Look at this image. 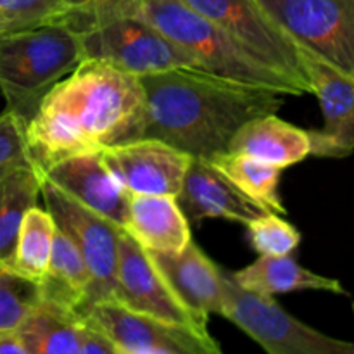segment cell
I'll list each match as a JSON object with an SVG mask.
<instances>
[{"label": "cell", "instance_id": "15", "mask_svg": "<svg viewBox=\"0 0 354 354\" xmlns=\"http://www.w3.org/2000/svg\"><path fill=\"white\" fill-rule=\"evenodd\" d=\"M176 203L190 221L218 218L248 225L270 213L239 190L209 159L203 158L190 161Z\"/></svg>", "mask_w": 354, "mask_h": 354}, {"label": "cell", "instance_id": "3", "mask_svg": "<svg viewBox=\"0 0 354 354\" xmlns=\"http://www.w3.org/2000/svg\"><path fill=\"white\" fill-rule=\"evenodd\" d=\"M82 62L80 35L64 23L0 35V92L6 109L28 124L47 93Z\"/></svg>", "mask_w": 354, "mask_h": 354}, {"label": "cell", "instance_id": "23", "mask_svg": "<svg viewBox=\"0 0 354 354\" xmlns=\"http://www.w3.org/2000/svg\"><path fill=\"white\" fill-rule=\"evenodd\" d=\"M209 161L239 190H242L245 196L251 197L266 211L277 214L287 213L279 194L282 169L249 158V156L235 154V152H223L220 156H214Z\"/></svg>", "mask_w": 354, "mask_h": 354}, {"label": "cell", "instance_id": "30", "mask_svg": "<svg viewBox=\"0 0 354 354\" xmlns=\"http://www.w3.org/2000/svg\"><path fill=\"white\" fill-rule=\"evenodd\" d=\"M78 354H123L121 349L92 324L82 318V342Z\"/></svg>", "mask_w": 354, "mask_h": 354}, {"label": "cell", "instance_id": "32", "mask_svg": "<svg viewBox=\"0 0 354 354\" xmlns=\"http://www.w3.org/2000/svg\"><path fill=\"white\" fill-rule=\"evenodd\" d=\"M123 354H173V353H162V351H130V353H124Z\"/></svg>", "mask_w": 354, "mask_h": 354}, {"label": "cell", "instance_id": "10", "mask_svg": "<svg viewBox=\"0 0 354 354\" xmlns=\"http://www.w3.org/2000/svg\"><path fill=\"white\" fill-rule=\"evenodd\" d=\"M78 317L102 330L121 351H162L173 354H223L213 335L203 328L169 324L135 313L116 303H97Z\"/></svg>", "mask_w": 354, "mask_h": 354}, {"label": "cell", "instance_id": "2", "mask_svg": "<svg viewBox=\"0 0 354 354\" xmlns=\"http://www.w3.org/2000/svg\"><path fill=\"white\" fill-rule=\"evenodd\" d=\"M145 128L190 158L213 159L228 152L235 133L254 118L277 114L283 93L245 85L199 69H169L142 76Z\"/></svg>", "mask_w": 354, "mask_h": 354}, {"label": "cell", "instance_id": "14", "mask_svg": "<svg viewBox=\"0 0 354 354\" xmlns=\"http://www.w3.org/2000/svg\"><path fill=\"white\" fill-rule=\"evenodd\" d=\"M41 176L93 213L127 227L130 194L104 161L102 151L69 156L41 169Z\"/></svg>", "mask_w": 354, "mask_h": 354}, {"label": "cell", "instance_id": "22", "mask_svg": "<svg viewBox=\"0 0 354 354\" xmlns=\"http://www.w3.org/2000/svg\"><path fill=\"white\" fill-rule=\"evenodd\" d=\"M38 286H40L41 299L71 308L76 313L85 304L88 296V268L71 239L66 237L57 227H55L50 261Z\"/></svg>", "mask_w": 354, "mask_h": 354}, {"label": "cell", "instance_id": "27", "mask_svg": "<svg viewBox=\"0 0 354 354\" xmlns=\"http://www.w3.org/2000/svg\"><path fill=\"white\" fill-rule=\"evenodd\" d=\"M249 241L259 256H287L299 245L301 234L277 213H266L249 221Z\"/></svg>", "mask_w": 354, "mask_h": 354}, {"label": "cell", "instance_id": "31", "mask_svg": "<svg viewBox=\"0 0 354 354\" xmlns=\"http://www.w3.org/2000/svg\"><path fill=\"white\" fill-rule=\"evenodd\" d=\"M0 354H30L16 332H9V334L0 335Z\"/></svg>", "mask_w": 354, "mask_h": 354}, {"label": "cell", "instance_id": "9", "mask_svg": "<svg viewBox=\"0 0 354 354\" xmlns=\"http://www.w3.org/2000/svg\"><path fill=\"white\" fill-rule=\"evenodd\" d=\"M213 21L241 47L273 71L286 76L304 93L311 86L304 76L297 45L273 23L256 0H183Z\"/></svg>", "mask_w": 354, "mask_h": 354}, {"label": "cell", "instance_id": "1", "mask_svg": "<svg viewBox=\"0 0 354 354\" xmlns=\"http://www.w3.org/2000/svg\"><path fill=\"white\" fill-rule=\"evenodd\" d=\"M144 128L140 78L83 61L47 93L26 124L28 156L41 171L69 156L140 140Z\"/></svg>", "mask_w": 354, "mask_h": 354}, {"label": "cell", "instance_id": "20", "mask_svg": "<svg viewBox=\"0 0 354 354\" xmlns=\"http://www.w3.org/2000/svg\"><path fill=\"white\" fill-rule=\"evenodd\" d=\"M41 173L30 158L14 162L0 176V268H9L21 221L38 204Z\"/></svg>", "mask_w": 354, "mask_h": 354}, {"label": "cell", "instance_id": "17", "mask_svg": "<svg viewBox=\"0 0 354 354\" xmlns=\"http://www.w3.org/2000/svg\"><path fill=\"white\" fill-rule=\"evenodd\" d=\"M228 152L286 169L311 156L310 130L294 127L277 114H266L245 123L235 133Z\"/></svg>", "mask_w": 354, "mask_h": 354}, {"label": "cell", "instance_id": "7", "mask_svg": "<svg viewBox=\"0 0 354 354\" xmlns=\"http://www.w3.org/2000/svg\"><path fill=\"white\" fill-rule=\"evenodd\" d=\"M40 196L44 197L45 209L52 216L55 227L71 239L88 268V296L78 313L92 304L114 303L118 294L120 239L124 228L76 203L44 176Z\"/></svg>", "mask_w": 354, "mask_h": 354}, {"label": "cell", "instance_id": "6", "mask_svg": "<svg viewBox=\"0 0 354 354\" xmlns=\"http://www.w3.org/2000/svg\"><path fill=\"white\" fill-rule=\"evenodd\" d=\"M225 303L221 317L237 325L266 354H354V342L330 337L283 310L273 297L239 287L223 272Z\"/></svg>", "mask_w": 354, "mask_h": 354}, {"label": "cell", "instance_id": "24", "mask_svg": "<svg viewBox=\"0 0 354 354\" xmlns=\"http://www.w3.org/2000/svg\"><path fill=\"white\" fill-rule=\"evenodd\" d=\"M55 223L47 209L33 206L26 211L17 234L16 249L9 268L17 275L40 283L50 261Z\"/></svg>", "mask_w": 354, "mask_h": 354}, {"label": "cell", "instance_id": "18", "mask_svg": "<svg viewBox=\"0 0 354 354\" xmlns=\"http://www.w3.org/2000/svg\"><path fill=\"white\" fill-rule=\"evenodd\" d=\"M124 230L152 252H182L192 241L175 196H131Z\"/></svg>", "mask_w": 354, "mask_h": 354}, {"label": "cell", "instance_id": "29", "mask_svg": "<svg viewBox=\"0 0 354 354\" xmlns=\"http://www.w3.org/2000/svg\"><path fill=\"white\" fill-rule=\"evenodd\" d=\"M30 158L26 145V124L10 111L0 114V168Z\"/></svg>", "mask_w": 354, "mask_h": 354}, {"label": "cell", "instance_id": "11", "mask_svg": "<svg viewBox=\"0 0 354 354\" xmlns=\"http://www.w3.org/2000/svg\"><path fill=\"white\" fill-rule=\"evenodd\" d=\"M301 68L318 99L324 127L310 130L311 156L346 158L354 152V76L297 45Z\"/></svg>", "mask_w": 354, "mask_h": 354}, {"label": "cell", "instance_id": "25", "mask_svg": "<svg viewBox=\"0 0 354 354\" xmlns=\"http://www.w3.org/2000/svg\"><path fill=\"white\" fill-rule=\"evenodd\" d=\"M40 299L37 282L17 275L10 268H0V335L16 332Z\"/></svg>", "mask_w": 354, "mask_h": 354}, {"label": "cell", "instance_id": "28", "mask_svg": "<svg viewBox=\"0 0 354 354\" xmlns=\"http://www.w3.org/2000/svg\"><path fill=\"white\" fill-rule=\"evenodd\" d=\"M144 0H64L69 10L57 23L68 24L76 33H83L100 21L120 16H138Z\"/></svg>", "mask_w": 354, "mask_h": 354}, {"label": "cell", "instance_id": "26", "mask_svg": "<svg viewBox=\"0 0 354 354\" xmlns=\"http://www.w3.org/2000/svg\"><path fill=\"white\" fill-rule=\"evenodd\" d=\"M68 10L64 0H0V35L57 23Z\"/></svg>", "mask_w": 354, "mask_h": 354}, {"label": "cell", "instance_id": "16", "mask_svg": "<svg viewBox=\"0 0 354 354\" xmlns=\"http://www.w3.org/2000/svg\"><path fill=\"white\" fill-rule=\"evenodd\" d=\"M183 306L207 324L209 315H221L225 303L223 270L214 265L194 241L182 252L147 251Z\"/></svg>", "mask_w": 354, "mask_h": 354}, {"label": "cell", "instance_id": "13", "mask_svg": "<svg viewBox=\"0 0 354 354\" xmlns=\"http://www.w3.org/2000/svg\"><path fill=\"white\" fill-rule=\"evenodd\" d=\"M104 161L130 196H178L189 154L156 138L104 149Z\"/></svg>", "mask_w": 354, "mask_h": 354}, {"label": "cell", "instance_id": "19", "mask_svg": "<svg viewBox=\"0 0 354 354\" xmlns=\"http://www.w3.org/2000/svg\"><path fill=\"white\" fill-rule=\"evenodd\" d=\"M230 279L252 294L273 297L277 294L299 292V290H320V292L349 296L337 279L324 277L287 256H259L254 263L239 272L230 273Z\"/></svg>", "mask_w": 354, "mask_h": 354}, {"label": "cell", "instance_id": "4", "mask_svg": "<svg viewBox=\"0 0 354 354\" xmlns=\"http://www.w3.org/2000/svg\"><path fill=\"white\" fill-rule=\"evenodd\" d=\"M138 16L182 47L197 62L199 69L209 75L245 85L265 86L283 95H303L286 76L252 57L218 24L183 0H144Z\"/></svg>", "mask_w": 354, "mask_h": 354}, {"label": "cell", "instance_id": "12", "mask_svg": "<svg viewBox=\"0 0 354 354\" xmlns=\"http://www.w3.org/2000/svg\"><path fill=\"white\" fill-rule=\"evenodd\" d=\"M116 304L135 313L169 324L207 330V324L194 317L152 263L149 252L123 230L118 254Z\"/></svg>", "mask_w": 354, "mask_h": 354}, {"label": "cell", "instance_id": "5", "mask_svg": "<svg viewBox=\"0 0 354 354\" xmlns=\"http://www.w3.org/2000/svg\"><path fill=\"white\" fill-rule=\"evenodd\" d=\"M78 35L83 61L102 62L137 78L169 69H199L182 47L140 16L100 21Z\"/></svg>", "mask_w": 354, "mask_h": 354}, {"label": "cell", "instance_id": "33", "mask_svg": "<svg viewBox=\"0 0 354 354\" xmlns=\"http://www.w3.org/2000/svg\"><path fill=\"white\" fill-rule=\"evenodd\" d=\"M21 161H23V159H21ZM12 165H14V162H12ZM12 165H7V166H3V168H0V176H2L3 173L7 171V168H9V166H12Z\"/></svg>", "mask_w": 354, "mask_h": 354}, {"label": "cell", "instance_id": "8", "mask_svg": "<svg viewBox=\"0 0 354 354\" xmlns=\"http://www.w3.org/2000/svg\"><path fill=\"white\" fill-rule=\"evenodd\" d=\"M296 45L354 76V0H256Z\"/></svg>", "mask_w": 354, "mask_h": 354}, {"label": "cell", "instance_id": "21", "mask_svg": "<svg viewBox=\"0 0 354 354\" xmlns=\"http://www.w3.org/2000/svg\"><path fill=\"white\" fill-rule=\"evenodd\" d=\"M16 335L30 354H78L82 317L71 308L40 299Z\"/></svg>", "mask_w": 354, "mask_h": 354}]
</instances>
